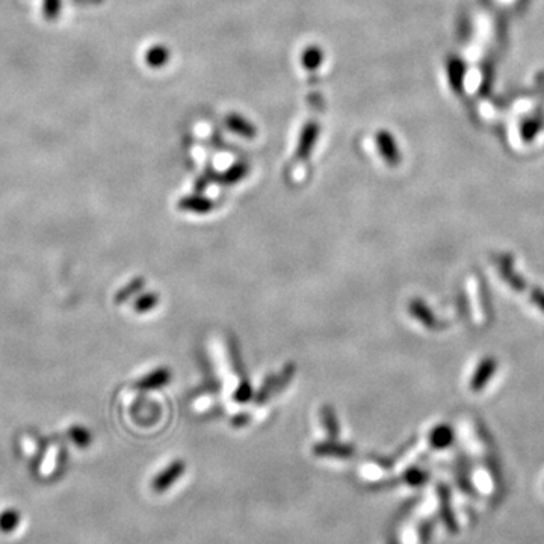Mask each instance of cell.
<instances>
[{"mask_svg":"<svg viewBox=\"0 0 544 544\" xmlns=\"http://www.w3.org/2000/svg\"><path fill=\"white\" fill-rule=\"evenodd\" d=\"M142 286H144V280H142V278H135V280H132L129 285H127L126 287H123V289L120 290V292H118V295H116V298H115V299H116V303L126 301V299H129L133 294L138 292V290H139Z\"/></svg>","mask_w":544,"mask_h":544,"instance_id":"10","label":"cell"},{"mask_svg":"<svg viewBox=\"0 0 544 544\" xmlns=\"http://www.w3.org/2000/svg\"><path fill=\"white\" fill-rule=\"evenodd\" d=\"M22 522V514L15 508H6L0 513V532L11 534L14 532Z\"/></svg>","mask_w":544,"mask_h":544,"instance_id":"6","label":"cell"},{"mask_svg":"<svg viewBox=\"0 0 544 544\" xmlns=\"http://www.w3.org/2000/svg\"><path fill=\"white\" fill-rule=\"evenodd\" d=\"M185 469H186L185 461H181V460L172 461L171 464H168L165 469H163L159 475L153 478V481H151L153 492H156V493L167 492V490L174 485L176 481L185 474Z\"/></svg>","mask_w":544,"mask_h":544,"instance_id":"1","label":"cell"},{"mask_svg":"<svg viewBox=\"0 0 544 544\" xmlns=\"http://www.w3.org/2000/svg\"><path fill=\"white\" fill-rule=\"evenodd\" d=\"M70 439L75 441L79 448H88L91 441H93V437H91V432L84 428V426H73L68 431Z\"/></svg>","mask_w":544,"mask_h":544,"instance_id":"9","label":"cell"},{"mask_svg":"<svg viewBox=\"0 0 544 544\" xmlns=\"http://www.w3.org/2000/svg\"><path fill=\"white\" fill-rule=\"evenodd\" d=\"M313 453L317 457H339V458H348L354 453V448L349 444H340L334 441H325L316 444L313 448Z\"/></svg>","mask_w":544,"mask_h":544,"instance_id":"3","label":"cell"},{"mask_svg":"<svg viewBox=\"0 0 544 544\" xmlns=\"http://www.w3.org/2000/svg\"><path fill=\"white\" fill-rule=\"evenodd\" d=\"M169 379H171L169 370L165 368H160V369L150 372V374L145 375L144 378H141L138 383H136V387L142 388V390H156V388H160L165 384H168Z\"/></svg>","mask_w":544,"mask_h":544,"instance_id":"4","label":"cell"},{"mask_svg":"<svg viewBox=\"0 0 544 544\" xmlns=\"http://www.w3.org/2000/svg\"><path fill=\"white\" fill-rule=\"evenodd\" d=\"M410 312L413 313V316L416 317L417 321H421L423 325H426V328H430V330L437 328V325H439L437 317L432 315L428 305L422 303L421 299H413V301L410 303Z\"/></svg>","mask_w":544,"mask_h":544,"instance_id":"5","label":"cell"},{"mask_svg":"<svg viewBox=\"0 0 544 544\" xmlns=\"http://www.w3.org/2000/svg\"><path fill=\"white\" fill-rule=\"evenodd\" d=\"M497 369V361L493 357H487L479 363V366L475 370V375L470 381V388L474 392H479L483 390L484 386L488 383L490 378L493 377L494 370Z\"/></svg>","mask_w":544,"mask_h":544,"instance_id":"2","label":"cell"},{"mask_svg":"<svg viewBox=\"0 0 544 544\" xmlns=\"http://www.w3.org/2000/svg\"><path fill=\"white\" fill-rule=\"evenodd\" d=\"M158 296L154 294H145L142 296H139L138 299L135 301V310L139 312V313H144V312H149L151 310L153 307H156L158 304Z\"/></svg>","mask_w":544,"mask_h":544,"instance_id":"11","label":"cell"},{"mask_svg":"<svg viewBox=\"0 0 544 544\" xmlns=\"http://www.w3.org/2000/svg\"><path fill=\"white\" fill-rule=\"evenodd\" d=\"M402 479L405 481V484L417 487V485L425 484L426 474H425V471L419 470V469H410V470L405 471V475L402 476Z\"/></svg>","mask_w":544,"mask_h":544,"instance_id":"12","label":"cell"},{"mask_svg":"<svg viewBox=\"0 0 544 544\" xmlns=\"http://www.w3.org/2000/svg\"><path fill=\"white\" fill-rule=\"evenodd\" d=\"M430 440L435 449H444L452 443L453 431L448 425H440V426H437V428L432 430Z\"/></svg>","mask_w":544,"mask_h":544,"instance_id":"7","label":"cell"},{"mask_svg":"<svg viewBox=\"0 0 544 544\" xmlns=\"http://www.w3.org/2000/svg\"><path fill=\"white\" fill-rule=\"evenodd\" d=\"M183 209H189V211H195V212H206L211 209L207 202L202 199V202H197V199H188V202L183 203Z\"/></svg>","mask_w":544,"mask_h":544,"instance_id":"13","label":"cell"},{"mask_svg":"<svg viewBox=\"0 0 544 544\" xmlns=\"http://www.w3.org/2000/svg\"><path fill=\"white\" fill-rule=\"evenodd\" d=\"M321 417H322V423H324V428L328 431V434L331 435L333 439H335L340 432V426L338 423V417H335V413L331 407H324L322 411H321Z\"/></svg>","mask_w":544,"mask_h":544,"instance_id":"8","label":"cell"},{"mask_svg":"<svg viewBox=\"0 0 544 544\" xmlns=\"http://www.w3.org/2000/svg\"><path fill=\"white\" fill-rule=\"evenodd\" d=\"M532 299L535 301V304H537L541 310L544 312V292H541V290H534L532 292Z\"/></svg>","mask_w":544,"mask_h":544,"instance_id":"14","label":"cell"}]
</instances>
